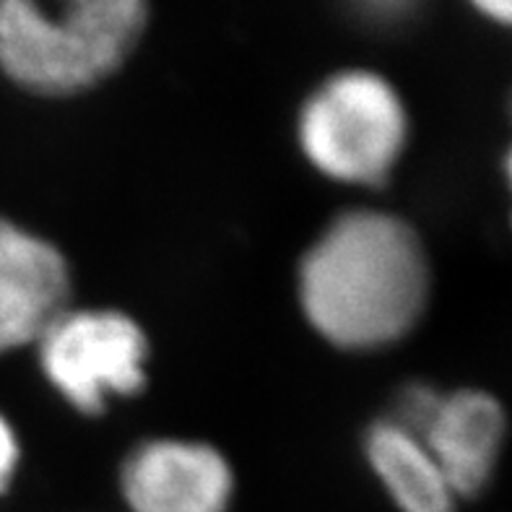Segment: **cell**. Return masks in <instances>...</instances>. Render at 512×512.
<instances>
[{
	"mask_svg": "<svg viewBox=\"0 0 512 512\" xmlns=\"http://www.w3.org/2000/svg\"><path fill=\"white\" fill-rule=\"evenodd\" d=\"M367 471L396 512H458L448 476L424 440L393 416H377L362 435Z\"/></svg>",
	"mask_w": 512,
	"mask_h": 512,
	"instance_id": "cell-8",
	"label": "cell"
},
{
	"mask_svg": "<svg viewBox=\"0 0 512 512\" xmlns=\"http://www.w3.org/2000/svg\"><path fill=\"white\" fill-rule=\"evenodd\" d=\"M440 463L458 500H474L489 489L502 461L507 414L500 398L481 388L437 393L424 422L411 429Z\"/></svg>",
	"mask_w": 512,
	"mask_h": 512,
	"instance_id": "cell-7",
	"label": "cell"
},
{
	"mask_svg": "<svg viewBox=\"0 0 512 512\" xmlns=\"http://www.w3.org/2000/svg\"><path fill=\"white\" fill-rule=\"evenodd\" d=\"M432 284V258L409 219L388 208L351 206L299 255L294 297L323 344L344 354H377L422 325Z\"/></svg>",
	"mask_w": 512,
	"mask_h": 512,
	"instance_id": "cell-1",
	"label": "cell"
},
{
	"mask_svg": "<svg viewBox=\"0 0 512 512\" xmlns=\"http://www.w3.org/2000/svg\"><path fill=\"white\" fill-rule=\"evenodd\" d=\"M149 0H0V73L39 99L110 81L141 45Z\"/></svg>",
	"mask_w": 512,
	"mask_h": 512,
	"instance_id": "cell-2",
	"label": "cell"
},
{
	"mask_svg": "<svg viewBox=\"0 0 512 512\" xmlns=\"http://www.w3.org/2000/svg\"><path fill=\"white\" fill-rule=\"evenodd\" d=\"M502 172H505V182H507V188H510V193H512V146L507 149V154H505V162H502Z\"/></svg>",
	"mask_w": 512,
	"mask_h": 512,
	"instance_id": "cell-12",
	"label": "cell"
},
{
	"mask_svg": "<svg viewBox=\"0 0 512 512\" xmlns=\"http://www.w3.org/2000/svg\"><path fill=\"white\" fill-rule=\"evenodd\" d=\"M73 305V268L47 234L0 216V357L32 349Z\"/></svg>",
	"mask_w": 512,
	"mask_h": 512,
	"instance_id": "cell-6",
	"label": "cell"
},
{
	"mask_svg": "<svg viewBox=\"0 0 512 512\" xmlns=\"http://www.w3.org/2000/svg\"><path fill=\"white\" fill-rule=\"evenodd\" d=\"M349 3L364 21L377 26L401 24L422 6V0H349Z\"/></svg>",
	"mask_w": 512,
	"mask_h": 512,
	"instance_id": "cell-10",
	"label": "cell"
},
{
	"mask_svg": "<svg viewBox=\"0 0 512 512\" xmlns=\"http://www.w3.org/2000/svg\"><path fill=\"white\" fill-rule=\"evenodd\" d=\"M24 463V442L11 416L0 409V500L13 489Z\"/></svg>",
	"mask_w": 512,
	"mask_h": 512,
	"instance_id": "cell-9",
	"label": "cell"
},
{
	"mask_svg": "<svg viewBox=\"0 0 512 512\" xmlns=\"http://www.w3.org/2000/svg\"><path fill=\"white\" fill-rule=\"evenodd\" d=\"M411 141L409 107L398 86L372 68H341L302 99L294 143L307 167L351 190L383 188Z\"/></svg>",
	"mask_w": 512,
	"mask_h": 512,
	"instance_id": "cell-3",
	"label": "cell"
},
{
	"mask_svg": "<svg viewBox=\"0 0 512 512\" xmlns=\"http://www.w3.org/2000/svg\"><path fill=\"white\" fill-rule=\"evenodd\" d=\"M117 497L125 512H232L237 471L214 442L154 435L125 450Z\"/></svg>",
	"mask_w": 512,
	"mask_h": 512,
	"instance_id": "cell-5",
	"label": "cell"
},
{
	"mask_svg": "<svg viewBox=\"0 0 512 512\" xmlns=\"http://www.w3.org/2000/svg\"><path fill=\"white\" fill-rule=\"evenodd\" d=\"M37 370L78 416H102L149 385L151 338L128 310L65 307L32 346Z\"/></svg>",
	"mask_w": 512,
	"mask_h": 512,
	"instance_id": "cell-4",
	"label": "cell"
},
{
	"mask_svg": "<svg viewBox=\"0 0 512 512\" xmlns=\"http://www.w3.org/2000/svg\"><path fill=\"white\" fill-rule=\"evenodd\" d=\"M466 3L492 24L512 29V0H466Z\"/></svg>",
	"mask_w": 512,
	"mask_h": 512,
	"instance_id": "cell-11",
	"label": "cell"
}]
</instances>
